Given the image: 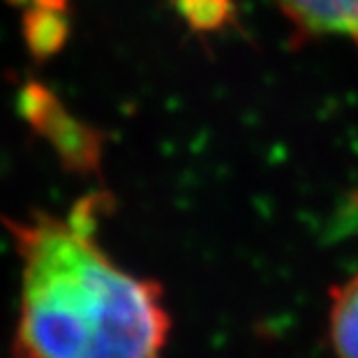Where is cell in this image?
<instances>
[{
    "mask_svg": "<svg viewBox=\"0 0 358 358\" xmlns=\"http://www.w3.org/2000/svg\"><path fill=\"white\" fill-rule=\"evenodd\" d=\"M329 335L338 358H358V273L331 292Z\"/></svg>",
    "mask_w": 358,
    "mask_h": 358,
    "instance_id": "cell-3",
    "label": "cell"
},
{
    "mask_svg": "<svg viewBox=\"0 0 358 358\" xmlns=\"http://www.w3.org/2000/svg\"><path fill=\"white\" fill-rule=\"evenodd\" d=\"M296 28L358 47V0H275Z\"/></svg>",
    "mask_w": 358,
    "mask_h": 358,
    "instance_id": "cell-2",
    "label": "cell"
},
{
    "mask_svg": "<svg viewBox=\"0 0 358 358\" xmlns=\"http://www.w3.org/2000/svg\"><path fill=\"white\" fill-rule=\"evenodd\" d=\"M97 206L86 196L65 215L7 220L21 259L14 358H162V289L100 245Z\"/></svg>",
    "mask_w": 358,
    "mask_h": 358,
    "instance_id": "cell-1",
    "label": "cell"
}]
</instances>
